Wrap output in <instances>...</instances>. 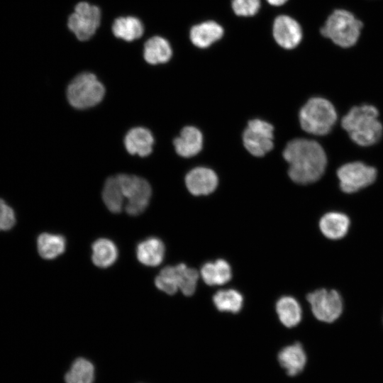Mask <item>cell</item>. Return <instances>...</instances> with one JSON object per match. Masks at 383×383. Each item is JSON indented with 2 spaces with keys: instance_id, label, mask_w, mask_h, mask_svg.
Returning a JSON list of instances; mask_svg holds the SVG:
<instances>
[{
  "instance_id": "1",
  "label": "cell",
  "mask_w": 383,
  "mask_h": 383,
  "mask_svg": "<svg viewBox=\"0 0 383 383\" xmlns=\"http://www.w3.org/2000/svg\"><path fill=\"white\" fill-rule=\"evenodd\" d=\"M289 163L288 174L296 183L306 184L316 182L323 175L327 157L316 141L297 138L289 142L283 152Z\"/></svg>"
},
{
  "instance_id": "2",
  "label": "cell",
  "mask_w": 383,
  "mask_h": 383,
  "mask_svg": "<svg viewBox=\"0 0 383 383\" xmlns=\"http://www.w3.org/2000/svg\"><path fill=\"white\" fill-rule=\"evenodd\" d=\"M378 116L377 109L372 105L355 106L342 118L341 126L353 142L369 146L376 143L382 135Z\"/></svg>"
},
{
  "instance_id": "3",
  "label": "cell",
  "mask_w": 383,
  "mask_h": 383,
  "mask_svg": "<svg viewBox=\"0 0 383 383\" xmlns=\"http://www.w3.org/2000/svg\"><path fill=\"white\" fill-rule=\"evenodd\" d=\"M362 23L351 12L335 10L321 28V34L342 48H350L358 40Z\"/></svg>"
},
{
  "instance_id": "4",
  "label": "cell",
  "mask_w": 383,
  "mask_h": 383,
  "mask_svg": "<svg viewBox=\"0 0 383 383\" xmlns=\"http://www.w3.org/2000/svg\"><path fill=\"white\" fill-rule=\"evenodd\" d=\"M337 120L333 105L321 97L310 99L299 112L301 126L306 132L323 135L328 133Z\"/></svg>"
},
{
  "instance_id": "5",
  "label": "cell",
  "mask_w": 383,
  "mask_h": 383,
  "mask_svg": "<svg viewBox=\"0 0 383 383\" xmlns=\"http://www.w3.org/2000/svg\"><path fill=\"white\" fill-rule=\"evenodd\" d=\"M105 89L96 75L82 72L77 75L69 84L67 97L74 108L84 109L98 104L104 98Z\"/></svg>"
},
{
  "instance_id": "6",
  "label": "cell",
  "mask_w": 383,
  "mask_h": 383,
  "mask_svg": "<svg viewBox=\"0 0 383 383\" xmlns=\"http://www.w3.org/2000/svg\"><path fill=\"white\" fill-rule=\"evenodd\" d=\"M127 203L126 211L131 216L140 214L148 206L152 194L151 187L145 179L126 174H117Z\"/></svg>"
},
{
  "instance_id": "7",
  "label": "cell",
  "mask_w": 383,
  "mask_h": 383,
  "mask_svg": "<svg viewBox=\"0 0 383 383\" xmlns=\"http://www.w3.org/2000/svg\"><path fill=\"white\" fill-rule=\"evenodd\" d=\"M101 22V11L95 5L86 1L78 3L69 16L67 26L81 41L89 40L96 33Z\"/></svg>"
},
{
  "instance_id": "8",
  "label": "cell",
  "mask_w": 383,
  "mask_h": 383,
  "mask_svg": "<svg viewBox=\"0 0 383 383\" xmlns=\"http://www.w3.org/2000/svg\"><path fill=\"white\" fill-rule=\"evenodd\" d=\"M307 301L313 316L323 322L332 323L337 320L343 312V299L334 289L315 290L307 295Z\"/></svg>"
},
{
  "instance_id": "9",
  "label": "cell",
  "mask_w": 383,
  "mask_h": 383,
  "mask_svg": "<svg viewBox=\"0 0 383 383\" xmlns=\"http://www.w3.org/2000/svg\"><path fill=\"white\" fill-rule=\"evenodd\" d=\"M337 175L341 190L350 194L372 184L377 177V170L361 162H353L339 167Z\"/></svg>"
},
{
  "instance_id": "10",
  "label": "cell",
  "mask_w": 383,
  "mask_h": 383,
  "mask_svg": "<svg viewBox=\"0 0 383 383\" xmlns=\"http://www.w3.org/2000/svg\"><path fill=\"white\" fill-rule=\"evenodd\" d=\"M273 126L265 121H250L243 134L245 148L254 156L265 155L273 148Z\"/></svg>"
},
{
  "instance_id": "11",
  "label": "cell",
  "mask_w": 383,
  "mask_h": 383,
  "mask_svg": "<svg viewBox=\"0 0 383 383\" xmlns=\"http://www.w3.org/2000/svg\"><path fill=\"white\" fill-rule=\"evenodd\" d=\"M272 33L277 44L285 49L296 48L302 39L301 28L299 23L285 15L275 18Z\"/></svg>"
},
{
  "instance_id": "12",
  "label": "cell",
  "mask_w": 383,
  "mask_h": 383,
  "mask_svg": "<svg viewBox=\"0 0 383 383\" xmlns=\"http://www.w3.org/2000/svg\"><path fill=\"white\" fill-rule=\"evenodd\" d=\"M185 182L188 190L193 195H207L216 189L218 177L212 170L199 167L187 174Z\"/></svg>"
},
{
  "instance_id": "13",
  "label": "cell",
  "mask_w": 383,
  "mask_h": 383,
  "mask_svg": "<svg viewBox=\"0 0 383 383\" xmlns=\"http://www.w3.org/2000/svg\"><path fill=\"white\" fill-rule=\"evenodd\" d=\"M279 363L289 376L301 372L306 363V355L302 345L296 343L282 348L277 356Z\"/></svg>"
},
{
  "instance_id": "14",
  "label": "cell",
  "mask_w": 383,
  "mask_h": 383,
  "mask_svg": "<svg viewBox=\"0 0 383 383\" xmlns=\"http://www.w3.org/2000/svg\"><path fill=\"white\" fill-rule=\"evenodd\" d=\"M154 138L150 131L143 127L131 129L124 139L127 151L131 155L140 157L149 155L152 150Z\"/></svg>"
},
{
  "instance_id": "15",
  "label": "cell",
  "mask_w": 383,
  "mask_h": 383,
  "mask_svg": "<svg viewBox=\"0 0 383 383\" xmlns=\"http://www.w3.org/2000/svg\"><path fill=\"white\" fill-rule=\"evenodd\" d=\"M173 143L179 155L184 157H192L202 148V134L194 126H186L182 130L179 136L174 140Z\"/></svg>"
},
{
  "instance_id": "16",
  "label": "cell",
  "mask_w": 383,
  "mask_h": 383,
  "mask_svg": "<svg viewBox=\"0 0 383 383\" xmlns=\"http://www.w3.org/2000/svg\"><path fill=\"white\" fill-rule=\"evenodd\" d=\"M350 221L348 216L341 212L331 211L324 214L320 221L321 233L328 238L338 240L348 232Z\"/></svg>"
},
{
  "instance_id": "17",
  "label": "cell",
  "mask_w": 383,
  "mask_h": 383,
  "mask_svg": "<svg viewBox=\"0 0 383 383\" xmlns=\"http://www.w3.org/2000/svg\"><path fill=\"white\" fill-rule=\"evenodd\" d=\"M223 28L214 21H206L194 26L190 30L192 43L199 48H206L222 38Z\"/></svg>"
},
{
  "instance_id": "18",
  "label": "cell",
  "mask_w": 383,
  "mask_h": 383,
  "mask_svg": "<svg viewBox=\"0 0 383 383\" xmlns=\"http://www.w3.org/2000/svg\"><path fill=\"white\" fill-rule=\"evenodd\" d=\"M136 256L139 262L144 265L157 266L163 260L165 245L157 238H148L138 245Z\"/></svg>"
},
{
  "instance_id": "19",
  "label": "cell",
  "mask_w": 383,
  "mask_h": 383,
  "mask_svg": "<svg viewBox=\"0 0 383 383\" xmlns=\"http://www.w3.org/2000/svg\"><path fill=\"white\" fill-rule=\"evenodd\" d=\"M172 55L169 42L160 36H153L144 44L143 57L150 65L167 62Z\"/></svg>"
},
{
  "instance_id": "20",
  "label": "cell",
  "mask_w": 383,
  "mask_h": 383,
  "mask_svg": "<svg viewBox=\"0 0 383 383\" xmlns=\"http://www.w3.org/2000/svg\"><path fill=\"white\" fill-rule=\"evenodd\" d=\"M118 38L131 42L140 38L144 33L142 21L135 16H122L115 19L111 27Z\"/></svg>"
},
{
  "instance_id": "21",
  "label": "cell",
  "mask_w": 383,
  "mask_h": 383,
  "mask_svg": "<svg viewBox=\"0 0 383 383\" xmlns=\"http://www.w3.org/2000/svg\"><path fill=\"white\" fill-rule=\"evenodd\" d=\"M204 282L211 286L221 285L228 282L232 276L230 265L224 260L205 263L201 269Z\"/></svg>"
},
{
  "instance_id": "22",
  "label": "cell",
  "mask_w": 383,
  "mask_h": 383,
  "mask_svg": "<svg viewBox=\"0 0 383 383\" xmlns=\"http://www.w3.org/2000/svg\"><path fill=\"white\" fill-rule=\"evenodd\" d=\"M276 311L283 325L288 328L299 323L302 317V311L299 302L293 297L284 296L277 302Z\"/></svg>"
},
{
  "instance_id": "23",
  "label": "cell",
  "mask_w": 383,
  "mask_h": 383,
  "mask_svg": "<svg viewBox=\"0 0 383 383\" xmlns=\"http://www.w3.org/2000/svg\"><path fill=\"white\" fill-rule=\"evenodd\" d=\"M91 259L95 265L108 267L112 265L118 257V250L115 244L106 238L96 240L92 244Z\"/></svg>"
},
{
  "instance_id": "24",
  "label": "cell",
  "mask_w": 383,
  "mask_h": 383,
  "mask_svg": "<svg viewBox=\"0 0 383 383\" xmlns=\"http://www.w3.org/2000/svg\"><path fill=\"white\" fill-rule=\"evenodd\" d=\"M102 199L107 209L113 213H119L124 203V196L118 175L109 177L105 182Z\"/></svg>"
},
{
  "instance_id": "25",
  "label": "cell",
  "mask_w": 383,
  "mask_h": 383,
  "mask_svg": "<svg viewBox=\"0 0 383 383\" xmlns=\"http://www.w3.org/2000/svg\"><path fill=\"white\" fill-rule=\"evenodd\" d=\"M66 241L60 235L43 233L38 238V250L40 255L46 260H52L65 250Z\"/></svg>"
},
{
  "instance_id": "26",
  "label": "cell",
  "mask_w": 383,
  "mask_h": 383,
  "mask_svg": "<svg viewBox=\"0 0 383 383\" xmlns=\"http://www.w3.org/2000/svg\"><path fill=\"white\" fill-rule=\"evenodd\" d=\"M94 367L84 357H78L72 363L65 375V383H93Z\"/></svg>"
},
{
  "instance_id": "27",
  "label": "cell",
  "mask_w": 383,
  "mask_h": 383,
  "mask_svg": "<svg viewBox=\"0 0 383 383\" xmlns=\"http://www.w3.org/2000/svg\"><path fill=\"white\" fill-rule=\"evenodd\" d=\"M213 301L216 309L221 311L238 313L243 306V299L237 290L223 289L213 295Z\"/></svg>"
},
{
  "instance_id": "28",
  "label": "cell",
  "mask_w": 383,
  "mask_h": 383,
  "mask_svg": "<svg viewBox=\"0 0 383 383\" xmlns=\"http://www.w3.org/2000/svg\"><path fill=\"white\" fill-rule=\"evenodd\" d=\"M176 267L179 279V289L184 295L192 296L196 290L199 279L198 272L183 263L176 265Z\"/></svg>"
},
{
  "instance_id": "29",
  "label": "cell",
  "mask_w": 383,
  "mask_h": 383,
  "mask_svg": "<svg viewBox=\"0 0 383 383\" xmlns=\"http://www.w3.org/2000/svg\"><path fill=\"white\" fill-rule=\"evenodd\" d=\"M155 286L168 294H174L179 289V279L176 265L164 267L156 277Z\"/></svg>"
},
{
  "instance_id": "30",
  "label": "cell",
  "mask_w": 383,
  "mask_h": 383,
  "mask_svg": "<svg viewBox=\"0 0 383 383\" xmlns=\"http://www.w3.org/2000/svg\"><path fill=\"white\" fill-rule=\"evenodd\" d=\"M260 6V0H232L234 13L240 16H251L257 13Z\"/></svg>"
},
{
  "instance_id": "31",
  "label": "cell",
  "mask_w": 383,
  "mask_h": 383,
  "mask_svg": "<svg viewBox=\"0 0 383 383\" xmlns=\"http://www.w3.org/2000/svg\"><path fill=\"white\" fill-rule=\"evenodd\" d=\"M15 223L16 217L13 209L0 199V231L11 229Z\"/></svg>"
},
{
  "instance_id": "32",
  "label": "cell",
  "mask_w": 383,
  "mask_h": 383,
  "mask_svg": "<svg viewBox=\"0 0 383 383\" xmlns=\"http://www.w3.org/2000/svg\"><path fill=\"white\" fill-rule=\"evenodd\" d=\"M267 1L272 6H279L285 4L287 0H267Z\"/></svg>"
}]
</instances>
